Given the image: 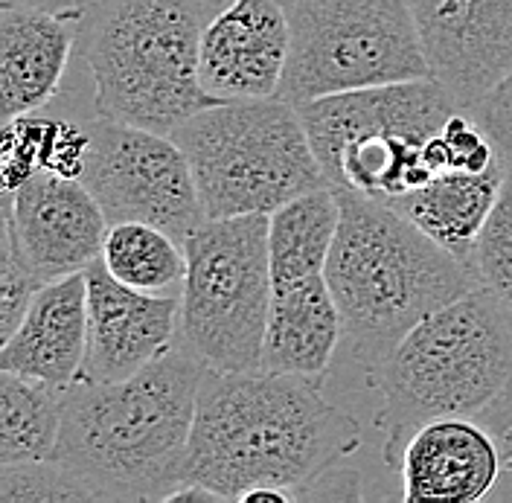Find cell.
Masks as SVG:
<instances>
[{
    "label": "cell",
    "instance_id": "obj_1",
    "mask_svg": "<svg viewBox=\"0 0 512 503\" xmlns=\"http://www.w3.org/2000/svg\"><path fill=\"white\" fill-rule=\"evenodd\" d=\"M358 445V419L323 396L320 378L207 367L181 486H201L222 503L259 486L303 501Z\"/></svg>",
    "mask_w": 512,
    "mask_h": 503
},
{
    "label": "cell",
    "instance_id": "obj_2",
    "mask_svg": "<svg viewBox=\"0 0 512 503\" xmlns=\"http://www.w3.org/2000/svg\"><path fill=\"white\" fill-rule=\"evenodd\" d=\"M204 370L178 341L134 376L70 384L50 460L76 474L99 503H163L181 486Z\"/></svg>",
    "mask_w": 512,
    "mask_h": 503
},
{
    "label": "cell",
    "instance_id": "obj_3",
    "mask_svg": "<svg viewBox=\"0 0 512 503\" xmlns=\"http://www.w3.org/2000/svg\"><path fill=\"white\" fill-rule=\"evenodd\" d=\"M338 201L341 224L323 277L341 312V344L370 376L414 326L480 283L382 198L338 189Z\"/></svg>",
    "mask_w": 512,
    "mask_h": 503
},
{
    "label": "cell",
    "instance_id": "obj_4",
    "mask_svg": "<svg viewBox=\"0 0 512 503\" xmlns=\"http://www.w3.org/2000/svg\"><path fill=\"white\" fill-rule=\"evenodd\" d=\"M382 393L376 425L396 472L416 431L440 416L486 422L512 396V309L475 288L428 315L370 376Z\"/></svg>",
    "mask_w": 512,
    "mask_h": 503
},
{
    "label": "cell",
    "instance_id": "obj_5",
    "mask_svg": "<svg viewBox=\"0 0 512 503\" xmlns=\"http://www.w3.org/2000/svg\"><path fill=\"white\" fill-rule=\"evenodd\" d=\"M224 0H96L79 38L96 117L172 134L219 99L198 73L201 32Z\"/></svg>",
    "mask_w": 512,
    "mask_h": 503
},
{
    "label": "cell",
    "instance_id": "obj_6",
    "mask_svg": "<svg viewBox=\"0 0 512 503\" xmlns=\"http://www.w3.org/2000/svg\"><path fill=\"white\" fill-rule=\"evenodd\" d=\"M169 137L190 158L207 219L271 216L291 198L329 187L300 108L280 96L224 99Z\"/></svg>",
    "mask_w": 512,
    "mask_h": 503
},
{
    "label": "cell",
    "instance_id": "obj_7",
    "mask_svg": "<svg viewBox=\"0 0 512 503\" xmlns=\"http://www.w3.org/2000/svg\"><path fill=\"white\" fill-rule=\"evenodd\" d=\"M181 341L213 370H262L274 297L268 216L207 219L184 242Z\"/></svg>",
    "mask_w": 512,
    "mask_h": 503
},
{
    "label": "cell",
    "instance_id": "obj_8",
    "mask_svg": "<svg viewBox=\"0 0 512 503\" xmlns=\"http://www.w3.org/2000/svg\"><path fill=\"white\" fill-rule=\"evenodd\" d=\"M291 53L280 99L306 105L329 94L431 79L405 0H288Z\"/></svg>",
    "mask_w": 512,
    "mask_h": 503
},
{
    "label": "cell",
    "instance_id": "obj_9",
    "mask_svg": "<svg viewBox=\"0 0 512 503\" xmlns=\"http://www.w3.org/2000/svg\"><path fill=\"white\" fill-rule=\"evenodd\" d=\"M88 128L82 184L94 192L108 224L146 221L187 242L207 216L184 149L149 128L96 117Z\"/></svg>",
    "mask_w": 512,
    "mask_h": 503
},
{
    "label": "cell",
    "instance_id": "obj_10",
    "mask_svg": "<svg viewBox=\"0 0 512 503\" xmlns=\"http://www.w3.org/2000/svg\"><path fill=\"white\" fill-rule=\"evenodd\" d=\"M108 219L79 178L35 172L3 195V230L41 283L85 271L102 256Z\"/></svg>",
    "mask_w": 512,
    "mask_h": 503
},
{
    "label": "cell",
    "instance_id": "obj_11",
    "mask_svg": "<svg viewBox=\"0 0 512 503\" xmlns=\"http://www.w3.org/2000/svg\"><path fill=\"white\" fill-rule=\"evenodd\" d=\"M419 44L448 94L472 111L512 73V0H405Z\"/></svg>",
    "mask_w": 512,
    "mask_h": 503
},
{
    "label": "cell",
    "instance_id": "obj_12",
    "mask_svg": "<svg viewBox=\"0 0 512 503\" xmlns=\"http://www.w3.org/2000/svg\"><path fill=\"white\" fill-rule=\"evenodd\" d=\"M88 277V355L76 381L105 384L134 376L178 344L181 294H149L120 283L102 259Z\"/></svg>",
    "mask_w": 512,
    "mask_h": 503
},
{
    "label": "cell",
    "instance_id": "obj_13",
    "mask_svg": "<svg viewBox=\"0 0 512 503\" xmlns=\"http://www.w3.org/2000/svg\"><path fill=\"white\" fill-rule=\"evenodd\" d=\"M291 53L283 0H227L201 32L198 73L213 99L280 94Z\"/></svg>",
    "mask_w": 512,
    "mask_h": 503
},
{
    "label": "cell",
    "instance_id": "obj_14",
    "mask_svg": "<svg viewBox=\"0 0 512 503\" xmlns=\"http://www.w3.org/2000/svg\"><path fill=\"white\" fill-rule=\"evenodd\" d=\"M463 111L437 79H411L379 88L329 94L300 105V117L326 175L338 152L367 134L411 137L416 143L440 134L451 114Z\"/></svg>",
    "mask_w": 512,
    "mask_h": 503
},
{
    "label": "cell",
    "instance_id": "obj_15",
    "mask_svg": "<svg viewBox=\"0 0 512 503\" xmlns=\"http://www.w3.org/2000/svg\"><path fill=\"white\" fill-rule=\"evenodd\" d=\"M396 472L402 474V501L478 503L498 489L504 454L478 419L440 416L408 440Z\"/></svg>",
    "mask_w": 512,
    "mask_h": 503
},
{
    "label": "cell",
    "instance_id": "obj_16",
    "mask_svg": "<svg viewBox=\"0 0 512 503\" xmlns=\"http://www.w3.org/2000/svg\"><path fill=\"white\" fill-rule=\"evenodd\" d=\"M76 15L30 3H3L0 9V114L3 123L35 114L59 94L73 44Z\"/></svg>",
    "mask_w": 512,
    "mask_h": 503
},
{
    "label": "cell",
    "instance_id": "obj_17",
    "mask_svg": "<svg viewBox=\"0 0 512 503\" xmlns=\"http://www.w3.org/2000/svg\"><path fill=\"white\" fill-rule=\"evenodd\" d=\"M88 329L85 271L41 285L21 326L0 344V370L70 387L88 355Z\"/></svg>",
    "mask_w": 512,
    "mask_h": 503
},
{
    "label": "cell",
    "instance_id": "obj_18",
    "mask_svg": "<svg viewBox=\"0 0 512 503\" xmlns=\"http://www.w3.org/2000/svg\"><path fill=\"white\" fill-rule=\"evenodd\" d=\"M341 338V312L323 274L277 285L262 344V370L323 381Z\"/></svg>",
    "mask_w": 512,
    "mask_h": 503
},
{
    "label": "cell",
    "instance_id": "obj_19",
    "mask_svg": "<svg viewBox=\"0 0 512 503\" xmlns=\"http://www.w3.org/2000/svg\"><path fill=\"white\" fill-rule=\"evenodd\" d=\"M504 175H507L504 160L495 169L478 175L451 169L428 178L422 187L411 192L387 198V204L399 210L405 219L414 221L440 248L454 253L460 262H469L480 230L498 201Z\"/></svg>",
    "mask_w": 512,
    "mask_h": 503
},
{
    "label": "cell",
    "instance_id": "obj_20",
    "mask_svg": "<svg viewBox=\"0 0 512 503\" xmlns=\"http://www.w3.org/2000/svg\"><path fill=\"white\" fill-rule=\"evenodd\" d=\"M341 224L338 189L320 187L297 195L268 216V256L277 285L326 274V262Z\"/></svg>",
    "mask_w": 512,
    "mask_h": 503
},
{
    "label": "cell",
    "instance_id": "obj_21",
    "mask_svg": "<svg viewBox=\"0 0 512 503\" xmlns=\"http://www.w3.org/2000/svg\"><path fill=\"white\" fill-rule=\"evenodd\" d=\"M64 390L0 370V463L53 457L62 434Z\"/></svg>",
    "mask_w": 512,
    "mask_h": 503
},
{
    "label": "cell",
    "instance_id": "obj_22",
    "mask_svg": "<svg viewBox=\"0 0 512 503\" xmlns=\"http://www.w3.org/2000/svg\"><path fill=\"white\" fill-rule=\"evenodd\" d=\"M105 268L137 291L181 294L187 280V251L166 230L146 221H117L108 227L102 256Z\"/></svg>",
    "mask_w": 512,
    "mask_h": 503
},
{
    "label": "cell",
    "instance_id": "obj_23",
    "mask_svg": "<svg viewBox=\"0 0 512 503\" xmlns=\"http://www.w3.org/2000/svg\"><path fill=\"white\" fill-rule=\"evenodd\" d=\"M466 265L480 288L492 291L512 309V166H507L498 201L483 224Z\"/></svg>",
    "mask_w": 512,
    "mask_h": 503
},
{
    "label": "cell",
    "instance_id": "obj_24",
    "mask_svg": "<svg viewBox=\"0 0 512 503\" xmlns=\"http://www.w3.org/2000/svg\"><path fill=\"white\" fill-rule=\"evenodd\" d=\"M99 503L96 495L56 460L0 463V503Z\"/></svg>",
    "mask_w": 512,
    "mask_h": 503
},
{
    "label": "cell",
    "instance_id": "obj_25",
    "mask_svg": "<svg viewBox=\"0 0 512 503\" xmlns=\"http://www.w3.org/2000/svg\"><path fill=\"white\" fill-rule=\"evenodd\" d=\"M38 274L32 271L18 251L15 239L3 230V248H0V344L21 326V320L30 309L32 297L41 291Z\"/></svg>",
    "mask_w": 512,
    "mask_h": 503
},
{
    "label": "cell",
    "instance_id": "obj_26",
    "mask_svg": "<svg viewBox=\"0 0 512 503\" xmlns=\"http://www.w3.org/2000/svg\"><path fill=\"white\" fill-rule=\"evenodd\" d=\"M469 114L489 134L504 166H512V73H507Z\"/></svg>",
    "mask_w": 512,
    "mask_h": 503
},
{
    "label": "cell",
    "instance_id": "obj_27",
    "mask_svg": "<svg viewBox=\"0 0 512 503\" xmlns=\"http://www.w3.org/2000/svg\"><path fill=\"white\" fill-rule=\"evenodd\" d=\"M483 425L495 434L501 454H504V474H501V483L492 492V498H512V396Z\"/></svg>",
    "mask_w": 512,
    "mask_h": 503
},
{
    "label": "cell",
    "instance_id": "obj_28",
    "mask_svg": "<svg viewBox=\"0 0 512 503\" xmlns=\"http://www.w3.org/2000/svg\"><path fill=\"white\" fill-rule=\"evenodd\" d=\"M355 501L361 498V486H358V474L338 472V466L332 472H326L318 483L303 495V501Z\"/></svg>",
    "mask_w": 512,
    "mask_h": 503
},
{
    "label": "cell",
    "instance_id": "obj_29",
    "mask_svg": "<svg viewBox=\"0 0 512 503\" xmlns=\"http://www.w3.org/2000/svg\"><path fill=\"white\" fill-rule=\"evenodd\" d=\"M3 3H30V6H44V9H53V12H64V15L82 18V12L88 6H94L96 0H3Z\"/></svg>",
    "mask_w": 512,
    "mask_h": 503
},
{
    "label": "cell",
    "instance_id": "obj_30",
    "mask_svg": "<svg viewBox=\"0 0 512 503\" xmlns=\"http://www.w3.org/2000/svg\"><path fill=\"white\" fill-rule=\"evenodd\" d=\"M283 3H288V0H283Z\"/></svg>",
    "mask_w": 512,
    "mask_h": 503
},
{
    "label": "cell",
    "instance_id": "obj_31",
    "mask_svg": "<svg viewBox=\"0 0 512 503\" xmlns=\"http://www.w3.org/2000/svg\"><path fill=\"white\" fill-rule=\"evenodd\" d=\"M224 3H227V0H224Z\"/></svg>",
    "mask_w": 512,
    "mask_h": 503
}]
</instances>
